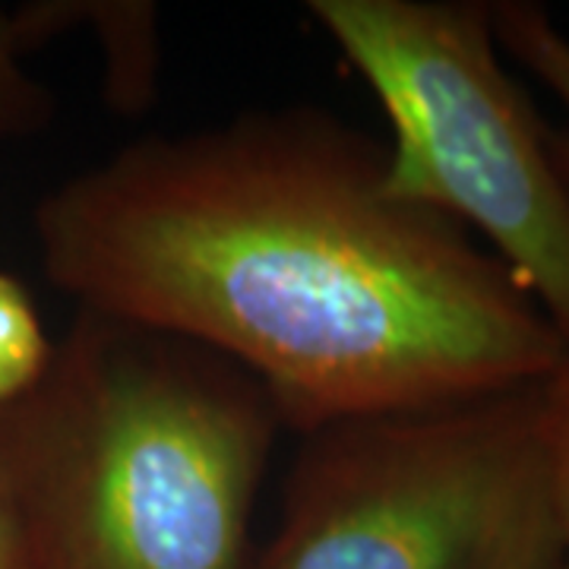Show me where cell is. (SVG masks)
I'll return each instance as SVG.
<instances>
[{
    "label": "cell",
    "mask_w": 569,
    "mask_h": 569,
    "mask_svg": "<svg viewBox=\"0 0 569 569\" xmlns=\"http://www.w3.org/2000/svg\"><path fill=\"white\" fill-rule=\"evenodd\" d=\"M383 171L387 146L310 108L149 137L41 200L44 276L219 351L301 433L553 377L535 298Z\"/></svg>",
    "instance_id": "1"
},
{
    "label": "cell",
    "mask_w": 569,
    "mask_h": 569,
    "mask_svg": "<svg viewBox=\"0 0 569 569\" xmlns=\"http://www.w3.org/2000/svg\"><path fill=\"white\" fill-rule=\"evenodd\" d=\"M282 427L219 351L80 307L39 387L0 415V466L39 569H247Z\"/></svg>",
    "instance_id": "2"
},
{
    "label": "cell",
    "mask_w": 569,
    "mask_h": 569,
    "mask_svg": "<svg viewBox=\"0 0 569 569\" xmlns=\"http://www.w3.org/2000/svg\"><path fill=\"white\" fill-rule=\"evenodd\" d=\"M541 383L305 433L247 569H560Z\"/></svg>",
    "instance_id": "3"
},
{
    "label": "cell",
    "mask_w": 569,
    "mask_h": 569,
    "mask_svg": "<svg viewBox=\"0 0 569 569\" xmlns=\"http://www.w3.org/2000/svg\"><path fill=\"white\" fill-rule=\"evenodd\" d=\"M387 111V190L478 231L569 351V183L507 73L490 3L310 0Z\"/></svg>",
    "instance_id": "4"
},
{
    "label": "cell",
    "mask_w": 569,
    "mask_h": 569,
    "mask_svg": "<svg viewBox=\"0 0 569 569\" xmlns=\"http://www.w3.org/2000/svg\"><path fill=\"white\" fill-rule=\"evenodd\" d=\"M493 39L535 80H541L569 111V36L557 29L550 13L538 3L507 0L490 3ZM553 156L569 183V133L553 130Z\"/></svg>",
    "instance_id": "5"
},
{
    "label": "cell",
    "mask_w": 569,
    "mask_h": 569,
    "mask_svg": "<svg viewBox=\"0 0 569 569\" xmlns=\"http://www.w3.org/2000/svg\"><path fill=\"white\" fill-rule=\"evenodd\" d=\"M51 355L54 342L29 291L0 269V415L39 387Z\"/></svg>",
    "instance_id": "6"
},
{
    "label": "cell",
    "mask_w": 569,
    "mask_h": 569,
    "mask_svg": "<svg viewBox=\"0 0 569 569\" xmlns=\"http://www.w3.org/2000/svg\"><path fill=\"white\" fill-rule=\"evenodd\" d=\"M541 427H545L553 507L563 531L560 569H569V361L541 383Z\"/></svg>",
    "instance_id": "7"
},
{
    "label": "cell",
    "mask_w": 569,
    "mask_h": 569,
    "mask_svg": "<svg viewBox=\"0 0 569 569\" xmlns=\"http://www.w3.org/2000/svg\"><path fill=\"white\" fill-rule=\"evenodd\" d=\"M20 29L0 17V127L29 123L39 114V96L13 67V51L20 44Z\"/></svg>",
    "instance_id": "8"
},
{
    "label": "cell",
    "mask_w": 569,
    "mask_h": 569,
    "mask_svg": "<svg viewBox=\"0 0 569 569\" xmlns=\"http://www.w3.org/2000/svg\"><path fill=\"white\" fill-rule=\"evenodd\" d=\"M0 569H39L32 531L3 466H0Z\"/></svg>",
    "instance_id": "9"
}]
</instances>
